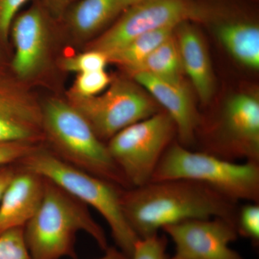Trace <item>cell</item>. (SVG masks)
I'll return each instance as SVG.
<instances>
[{"instance_id":"8992f818","label":"cell","mask_w":259,"mask_h":259,"mask_svg":"<svg viewBox=\"0 0 259 259\" xmlns=\"http://www.w3.org/2000/svg\"><path fill=\"white\" fill-rule=\"evenodd\" d=\"M175 135L173 120L166 112L160 111L125 127L109 140V153L131 188L151 182Z\"/></svg>"},{"instance_id":"7402d4cb","label":"cell","mask_w":259,"mask_h":259,"mask_svg":"<svg viewBox=\"0 0 259 259\" xmlns=\"http://www.w3.org/2000/svg\"><path fill=\"white\" fill-rule=\"evenodd\" d=\"M167 245V237L158 233L139 238L130 259H169L166 252Z\"/></svg>"},{"instance_id":"3957f363","label":"cell","mask_w":259,"mask_h":259,"mask_svg":"<svg viewBox=\"0 0 259 259\" xmlns=\"http://www.w3.org/2000/svg\"><path fill=\"white\" fill-rule=\"evenodd\" d=\"M16 164L54 182L88 207L96 209L108 225L116 247L131 258L139 238L122 211L123 188L66 163L40 146Z\"/></svg>"},{"instance_id":"f1b7e54d","label":"cell","mask_w":259,"mask_h":259,"mask_svg":"<svg viewBox=\"0 0 259 259\" xmlns=\"http://www.w3.org/2000/svg\"><path fill=\"white\" fill-rule=\"evenodd\" d=\"M128 255L119 249L117 247H110L105 250V254L97 259H130Z\"/></svg>"},{"instance_id":"4316f807","label":"cell","mask_w":259,"mask_h":259,"mask_svg":"<svg viewBox=\"0 0 259 259\" xmlns=\"http://www.w3.org/2000/svg\"><path fill=\"white\" fill-rule=\"evenodd\" d=\"M17 170H18L17 164L0 166V200L10 181L15 176Z\"/></svg>"},{"instance_id":"ffe728a7","label":"cell","mask_w":259,"mask_h":259,"mask_svg":"<svg viewBox=\"0 0 259 259\" xmlns=\"http://www.w3.org/2000/svg\"><path fill=\"white\" fill-rule=\"evenodd\" d=\"M236 227L238 236L250 240L255 246L259 244V203L246 202L239 206Z\"/></svg>"},{"instance_id":"7c38bea8","label":"cell","mask_w":259,"mask_h":259,"mask_svg":"<svg viewBox=\"0 0 259 259\" xmlns=\"http://www.w3.org/2000/svg\"><path fill=\"white\" fill-rule=\"evenodd\" d=\"M132 75L135 81L153 97L155 102L163 107L164 112L171 117L176 125L178 142L190 148L194 144L200 117L187 87L184 83L170 82L147 73L138 72Z\"/></svg>"},{"instance_id":"5bb4252c","label":"cell","mask_w":259,"mask_h":259,"mask_svg":"<svg viewBox=\"0 0 259 259\" xmlns=\"http://www.w3.org/2000/svg\"><path fill=\"white\" fill-rule=\"evenodd\" d=\"M44 190L45 180L42 177L18 166L0 200V234L24 228L38 210Z\"/></svg>"},{"instance_id":"8fae6325","label":"cell","mask_w":259,"mask_h":259,"mask_svg":"<svg viewBox=\"0 0 259 259\" xmlns=\"http://www.w3.org/2000/svg\"><path fill=\"white\" fill-rule=\"evenodd\" d=\"M44 139L42 109L6 76L0 78V141L39 145Z\"/></svg>"},{"instance_id":"d6986e66","label":"cell","mask_w":259,"mask_h":259,"mask_svg":"<svg viewBox=\"0 0 259 259\" xmlns=\"http://www.w3.org/2000/svg\"><path fill=\"white\" fill-rule=\"evenodd\" d=\"M182 71L180 52L173 35L156 48L131 74L145 72L170 82L182 83Z\"/></svg>"},{"instance_id":"52a82bcc","label":"cell","mask_w":259,"mask_h":259,"mask_svg":"<svg viewBox=\"0 0 259 259\" xmlns=\"http://www.w3.org/2000/svg\"><path fill=\"white\" fill-rule=\"evenodd\" d=\"M69 97V103L81 112L102 141H108L125 127L160 112L149 94L128 80H115L105 93L96 96L70 94Z\"/></svg>"},{"instance_id":"9a60e30c","label":"cell","mask_w":259,"mask_h":259,"mask_svg":"<svg viewBox=\"0 0 259 259\" xmlns=\"http://www.w3.org/2000/svg\"><path fill=\"white\" fill-rule=\"evenodd\" d=\"M176 30L182 69L190 77L201 101L208 103L214 95L215 82L203 39L187 21L177 25Z\"/></svg>"},{"instance_id":"7a4b0ae2","label":"cell","mask_w":259,"mask_h":259,"mask_svg":"<svg viewBox=\"0 0 259 259\" xmlns=\"http://www.w3.org/2000/svg\"><path fill=\"white\" fill-rule=\"evenodd\" d=\"M44 180L42 203L24 227L30 258H76L75 241L76 234L81 231L90 235L102 250H106L109 246L106 234L94 220L88 206L54 182Z\"/></svg>"},{"instance_id":"603a6c76","label":"cell","mask_w":259,"mask_h":259,"mask_svg":"<svg viewBox=\"0 0 259 259\" xmlns=\"http://www.w3.org/2000/svg\"><path fill=\"white\" fill-rule=\"evenodd\" d=\"M0 259H31L24 236V228L0 234Z\"/></svg>"},{"instance_id":"484cf974","label":"cell","mask_w":259,"mask_h":259,"mask_svg":"<svg viewBox=\"0 0 259 259\" xmlns=\"http://www.w3.org/2000/svg\"><path fill=\"white\" fill-rule=\"evenodd\" d=\"M29 0H0V44H7L12 24Z\"/></svg>"},{"instance_id":"4dcf8cb0","label":"cell","mask_w":259,"mask_h":259,"mask_svg":"<svg viewBox=\"0 0 259 259\" xmlns=\"http://www.w3.org/2000/svg\"><path fill=\"white\" fill-rule=\"evenodd\" d=\"M5 75L3 74V72H2L1 70H0V78L3 77Z\"/></svg>"},{"instance_id":"83f0119b","label":"cell","mask_w":259,"mask_h":259,"mask_svg":"<svg viewBox=\"0 0 259 259\" xmlns=\"http://www.w3.org/2000/svg\"><path fill=\"white\" fill-rule=\"evenodd\" d=\"M76 0H44L46 6L53 14L60 16L71 3Z\"/></svg>"},{"instance_id":"9c48e42d","label":"cell","mask_w":259,"mask_h":259,"mask_svg":"<svg viewBox=\"0 0 259 259\" xmlns=\"http://www.w3.org/2000/svg\"><path fill=\"white\" fill-rule=\"evenodd\" d=\"M201 10L188 0H145L125 10L117 23L99 37L90 50L107 56L136 37L166 27H176L202 16Z\"/></svg>"},{"instance_id":"5b68a950","label":"cell","mask_w":259,"mask_h":259,"mask_svg":"<svg viewBox=\"0 0 259 259\" xmlns=\"http://www.w3.org/2000/svg\"><path fill=\"white\" fill-rule=\"evenodd\" d=\"M42 126L58 157L79 169L131 188L112 159L107 144L99 139L88 120L70 103L52 99L42 108Z\"/></svg>"},{"instance_id":"6da1fadb","label":"cell","mask_w":259,"mask_h":259,"mask_svg":"<svg viewBox=\"0 0 259 259\" xmlns=\"http://www.w3.org/2000/svg\"><path fill=\"white\" fill-rule=\"evenodd\" d=\"M126 221L139 238L169 225L199 218H224L236 222L239 203L199 182L151 181L124 189L121 196Z\"/></svg>"},{"instance_id":"4fadbf2b","label":"cell","mask_w":259,"mask_h":259,"mask_svg":"<svg viewBox=\"0 0 259 259\" xmlns=\"http://www.w3.org/2000/svg\"><path fill=\"white\" fill-rule=\"evenodd\" d=\"M15 54L12 69L20 79L36 74L47 53V28L42 12L32 8L17 15L10 28Z\"/></svg>"},{"instance_id":"ba28073f","label":"cell","mask_w":259,"mask_h":259,"mask_svg":"<svg viewBox=\"0 0 259 259\" xmlns=\"http://www.w3.org/2000/svg\"><path fill=\"white\" fill-rule=\"evenodd\" d=\"M201 150L228 161L259 162V101L255 95H235L227 100Z\"/></svg>"},{"instance_id":"e0dca14e","label":"cell","mask_w":259,"mask_h":259,"mask_svg":"<svg viewBox=\"0 0 259 259\" xmlns=\"http://www.w3.org/2000/svg\"><path fill=\"white\" fill-rule=\"evenodd\" d=\"M123 10L122 0H81L70 13V25L76 33L89 36Z\"/></svg>"},{"instance_id":"30bf717a","label":"cell","mask_w":259,"mask_h":259,"mask_svg":"<svg viewBox=\"0 0 259 259\" xmlns=\"http://www.w3.org/2000/svg\"><path fill=\"white\" fill-rule=\"evenodd\" d=\"M162 231L175 244L169 259H245L231 247L239 236L236 222L228 218L189 220Z\"/></svg>"},{"instance_id":"277c9868","label":"cell","mask_w":259,"mask_h":259,"mask_svg":"<svg viewBox=\"0 0 259 259\" xmlns=\"http://www.w3.org/2000/svg\"><path fill=\"white\" fill-rule=\"evenodd\" d=\"M186 180L210 187L238 202L259 203V162L228 161L173 142L151 181Z\"/></svg>"},{"instance_id":"ac0fdd59","label":"cell","mask_w":259,"mask_h":259,"mask_svg":"<svg viewBox=\"0 0 259 259\" xmlns=\"http://www.w3.org/2000/svg\"><path fill=\"white\" fill-rule=\"evenodd\" d=\"M176 28L158 29L136 37L125 47L107 56L109 62L120 65L132 74L156 48L174 35Z\"/></svg>"},{"instance_id":"44dd1931","label":"cell","mask_w":259,"mask_h":259,"mask_svg":"<svg viewBox=\"0 0 259 259\" xmlns=\"http://www.w3.org/2000/svg\"><path fill=\"white\" fill-rule=\"evenodd\" d=\"M110 83L111 79L105 70L78 74L71 95L82 97L96 96L106 90Z\"/></svg>"},{"instance_id":"f546056e","label":"cell","mask_w":259,"mask_h":259,"mask_svg":"<svg viewBox=\"0 0 259 259\" xmlns=\"http://www.w3.org/2000/svg\"><path fill=\"white\" fill-rule=\"evenodd\" d=\"M143 1H145V0H122L124 9L125 10L127 8H130V7L133 6V5L137 4V3H141V2Z\"/></svg>"},{"instance_id":"d4e9b609","label":"cell","mask_w":259,"mask_h":259,"mask_svg":"<svg viewBox=\"0 0 259 259\" xmlns=\"http://www.w3.org/2000/svg\"><path fill=\"white\" fill-rule=\"evenodd\" d=\"M38 146L18 141H0V166L16 164Z\"/></svg>"},{"instance_id":"cb8c5ba5","label":"cell","mask_w":259,"mask_h":259,"mask_svg":"<svg viewBox=\"0 0 259 259\" xmlns=\"http://www.w3.org/2000/svg\"><path fill=\"white\" fill-rule=\"evenodd\" d=\"M108 62L106 54L101 51L90 50L66 59L64 64L68 71L81 74L105 70Z\"/></svg>"},{"instance_id":"2e32d148","label":"cell","mask_w":259,"mask_h":259,"mask_svg":"<svg viewBox=\"0 0 259 259\" xmlns=\"http://www.w3.org/2000/svg\"><path fill=\"white\" fill-rule=\"evenodd\" d=\"M218 38L232 57L245 67L259 68V28L250 22L223 23L216 30Z\"/></svg>"}]
</instances>
